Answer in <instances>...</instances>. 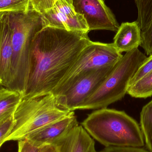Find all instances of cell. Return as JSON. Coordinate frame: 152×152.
<instances>
[{
  "mask_svg": "<svg viewBox=\"0 0 152 152\" xmlns=\"http://www.w3.org/2000/svg\"><path fill=\"white\" fill-rule=\"evenodd\" d=\"M77 13L83 16L89 31L107 30L117 32L120 26L103 0H71Z\"/></svg>",
  "mask_w": 152,
  "mask_h": 152,
  "instance_id": "9c48e42d",
  "label": "cell"
},
{
  "mask_svg": "<svg viewBox=\"0 0 152 152\" xmlns=\"http://www.w3.org/2000/svg\"><path fill=\"white\" fill-rule=\"evenodd\" d=\"M147 58L138 48L126 53L98 89L79 110L106 108L121 100L127 93L131 79Z\"/></svg>",
  "mask_w": 152,
  "mask_h": 152,
  "instance_id": "5b68a950",
  "label": "cell"
},
{
  "mask_svg": "<svg viewBox=\"0 0 152 152\" xmlns=\"http://www.w3.org/2000/svg\"><path fill=\"white\" fill-rule=\"evenodd\" d=\"M14 125L13 115L0 123V148L9 135Z\"/></svg>",
  "mask_w": 152,
  "mask_h": 152,
  "instance_id": "44dd1931",
  "label": "cell"
},
{
  "mask_svg": "<svg viewBox=\"0 0 152 152\" xmlns=\"http://www.w3.org/2000/svg\"><path fill=\"white\" fill-rule=\"evenodd\" d=\"M53 0H30V7L41 14L52 7Z\"/></svg>",
  "mask_w": 152,
  "mask_h": 152,
  "instance_id": "7402d4cb",
  "label": "cell"
},
{
  "mask_svg": "<svg viewBox=\"0 0 152 152\" xmlns=\"http://www.w3.org/2000/svg\"></svg>",
  "mask_w": 152,
  "mask_h": 152,
  "instance_id": "4316f807",
  "label": "cell"
},
{
  "mask_svg": "<svg viewBox=\"0 0 152 152\" xmlns=\"http://www.w3.org/2000/svg\"><path fill=\"white\" fill-rule=\"evenodd\" d=\"M137 11L136 20L141 31L147 28L152 19V0H134Z\"/></svg>",
  "mask_w": 152,
  "mask_h": 152,
  "instance_id": "e0dca14e",
  "label": "cell"
},
{
  "mask_svg": "<svg viewBox=\"0 0 152 152\" xmlns=\"http://www.w3.org/2000/svg\"><path fill=\"white\" fill-rule=\"evenodd\" d=\"M30 8V0H0V12H26Z\"/></svg>",
  "mask_w": 152,
  "mask_h": 152,
  "instance_id": "ac0fdd59",
  "label": "cell"
},
{
  "mask_svg": "<svg viewBox=\"0 0 152 152\" xmlns=\"http://www.w3.org/2000/svg\"><path fill=\"white\" fill-rule=\"evenodd\" d=\"M115 66L94 70L84 75L63 95L56 96L58 103L70 111L79 110L98 89Z\"/></svg>",
  "mask_w": 152,
  "mask_h": 152,
  "instance_id": "52a82bcc",
  "label": "cell"
},
{
  "mask_svg": "<svg viewBox=\"0 0 152 152\" xmlns=\"http://www.w3.org/2000/svg\"><path fill=\"white\" fill-rule=\"evenodd\" d=\"M3 87H4L3 86H1V85H0V90H1V89L2 88H3Z\"/></svg>",
  "mask_w": 152,
  "mask_h": 152,
  "instance_id": "484cf974",
  "label": "cell"
},
{
  "mask_svg": "<svg viewBox=\"0 0 152 152\" xmlns=\"http://www.w3.org/2000/svg\"><path fill=\"white\" fill-rule=\"evenodd\" d=\"M56 146L58 152H97L94 139L81 125L71 129Z\"/></svg>",
  "mask_w": 152,
  "mask_h": 152,
  "instance_id": "7c38bea8",
  "label": "cell"
},
{
  "mask_svg": "<svg viewBox=\"0 0 152 152\" xmlns=\"http://www.w3.org/2000/svg\"><path fill=\"white\" fill-rule=\"evenodd\" d=\"M91 41L88 34L43 28L32 42L28 79L22 99L52 93Z\"/></svg>",
  "mask_w": 152,
  "mask_h": 152,
  "instance_id": "6da1fadb",
  "label": "cell"
},
{
  "mask_svg": "<svg viewBox=\"0 0 152 152\" xmlns=\"http://www.w3.org/2000/svg\"><path fill=\"white\" fill-rule=\"evenodd\" d=\"M43 28H56L68 31L88 34L86 20L75 10L71 0H53L52 7L42 15Z\"/></svg>",
  "mask_w": 152,
  "mask_h": 152,
  "instance_id": "ba28073f",
  "label": "cell"
},
{
  "mask_svg": "<svg viewBox=\"0 0 152 152\" xmlns=\"http://www.w3.org/2000/svg\"><path fill=\"white\" fill-rule=\"evenodd\" d=\"M142 42L140 46L148 56L152 55V19L145 29L141 31Z\"/></svg>",
  "mask_w": 152,
  "mask_h": 152,
  "instance_id": "ffe728a7",
  "label": "cell"
},
{
  "mask_svg": "<svg viewBox=\"0 0 152 152\" xmlns=\"http://www.w3.org/2000/svg\"><path fill=\"white\" fill-rule=\"evenodd\" d=\"M41 152H58V148L56 145H46Z\"/></svg>",
  "mask_w": 152,
  "mask_h": 152,
  "instance_id": "d4e9b609",
  "label": "cell"
},
{
  "mask_svg": "<svg viewBox=\"0 0 152 152\" xmlns=\"http://www.w3.org/2000/svg\"><path fill=\"white\" fill-rule=\"evenodd\" d=\"M142 42L141 30L137 21L124 22L113 38V45L121 53L128 52L140 46Z\"/></svg>",
  "mask_w": 152,
  "mask_h": 152,
  "instance_id": "4fadbf2b",
  "label": "cell"
},
{
  "mask_svg": "<svg viewBox=\"0 0 152 152\" xmlns=\"http://www.w3.org/2000/svg\"><path fill=\"white\" fill-rule=\"evenodd\" d=\"M79 125L75 112L28 135L26 139L40 146L56 145L70 130Z\"/></svg>",
  "mask_w": 152,
  "mask_h": 152,
  "instance_id": "30bf717a",
  "label": "cell"
},
{
  "mask_svg": "<svg viewBox=\"0 0 152 152\" xmlns=\"http://www.w3.org/2000/svg\"><path fill=\"white\" fill-rule=\"evenodd\" d=\"M22 99L18 91L5 87L0 90V123L13 115Z\"/></svg>",
  "mask_w": 152,
  "mask_h": 152,
  "instance_id": "5bb4252c",
  "label": "cell"
},
{
  "mask_svg": "<svg viewBox=\"0 0 152 152\" xmlns=\"http://www.w3.org/2000/svg\"><path fill=\"white\" fill-rule=\"evenodd\" d=\"M12 56L9 13L0 12V85L8 88L12 79Z\"/></svg>",
  "mask_w": 152,
  "mask_h": 152,
  "instance_id": "8fae6325",
  "label": "cell"
},
{
  "mask_svg": "<svg viewBox=\"0 0 152 152\" xmlns=\"http://www.w3.org/2000/svg\"><path fill=\"white\" fill-rule=\"evenodd\" d=\"M127 94L135 98H146L152 96V73L129 88Z\"/></svg>",
  "mask_w": 152,
  "mask_h": 152,
  "instance_id": "2e32d148",
  "label": "cell"
},
{
  "mask_svg": "<svg viewBox=\"0 0 152 152\" xmlns=\"http://www.w3.org/2000/svg\"><path fill=\"white\" fill-rule=\"evenodd\" d=\"M18 152H41L45 146L36 145L26 139L18 141Z\"/></svg>",
  "mask_w": 152,
  "mask_h": 152,
  "instance_id": "603a6c76",
  "label": "cell"
},
{
  "mask_svg": "<svg viewBox=\"0 0 152 152\" xmlns=\"http://www.w3.org/2000/svg\"><path fill=\"white\" fill-rule=\"evenodd\" d=\"M122 56L113 43L91 41L82 50L71 69L52 94L56 96L62 95L84 75L94 70L114 66Z\"/></svg>",
  "mask_w": 152,
  "mask_h": 152,
  "instance_id": "8992f818",
  "label": "cell"
},
{
  "mask_svg": "<svg viewBox=\"0 0 152 152\" xmlns=\"http://www.w3.org/2000/svg\"><path fill=\"white\" fill-rule=\"evenodd\" d=\"M140 126L145 143L152 152V100L144 106L141 111Z\"/></svg>",
  "mask_w": 152,
  "mask_h": 152,
  "instance_id": "9a60e30c",
  "label": "cell"
},
{
  "mask_svg": "<svg viewBox=\"0 0 152 152\" xmlns=\"http://www.w3.org/2000/svg\"><path fill=\"white\" fill-rule=\"evenodd\" d=\"M13 56L10 89L25 94L28 79L34 37L43 28L42 14L30 8L26 12H9Z\"/></svg>",
  "mask_w": 152,
  "mask_h": 152,
  "instance_id": "3957f363",
  "label": "cell"
},
{
  "mask_svg": "<svg viewBox=\"0 0 152 152\" xmlns=\"http://www.w3.org/2000/svg\"><path fill=\"white\" fill-rule=\"evenodd\" d=\"M100 152H151L142 148L131 147L108 146Z\"/></svg>",
  "mask_w": 152,
  "mask_h": 152,
  "instance_id": "cb8c5ba5",
  "label": "cell"
},
{
  "mask_svg": "<svg viewBox=\"0 0 152 152\" xmlns=\"http://www.w3.org/2000/svg\"><path fill=\"white\" fill-rule=\"evenodd\" d=\"M71 112L59 104L52 93L22 99L13 114V128L4 142L24 139L30 133L66 117Z\"/></svg>",
  "mask_w": 152,
  "mask_h": 152,
  "instance_id": "277c9868",
  "label": "cell"
},
{
  "mask_svg": "<svg viewBox=\"0 0 152 152\" xmlns=\"http://www.w3.org/2000/svg\"><path fill=\"white\" fill-rule=\"evenodd\" d=\"M81 125L105 147L142 148L145 145L140 126L122 111L99 109L89 114Z\"/></svg>",
  "mask_w": 152,
  "mask_h": 152,
  "instance_id": "7a4b0ae2",
  "label": "cell"
},
{
  "mask_svg": "<svg viewBox=\"0 0 152 152\" xmlns=\"http://www.w3.org/2000/svg\"><path fill=\"white\" fill-rule=\"evenodd\" d=\"M152 73V55L147 57L146 60L137 69L130 80L129 86Z\"/></svg>",
  "mask_w": 152,
  "mask_h": 152,
  "instance_id": "d6986e66",
  "label": "cell"
}]
</instances>
